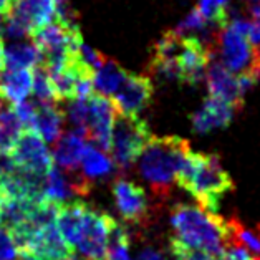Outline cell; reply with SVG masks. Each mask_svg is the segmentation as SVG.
<instances>
[{
    "label": "cell",
    "mask_w": 260,
    "mask_h": 260,
    "mask_svg": "<svg viewBox=\"0 0 260 260\" xmlns=\"http://www.w3.org/2000/svg\"><path fill=\"white\" fill-rule=\"evenodd\" d=\"M14 2H15V0H14Z\"/></svg>",
    "instance_id": "35"
},
{
    "label": "cell",
    "mask_w": 260,
    "mask_h": 260,
    "mask_svg": "<svg viewBox=\"0 0 260 260\" xmlns=\"http://www.w3.org/2000/svg\"><path fill=\"white\" fill-rule=\"evenodd\" d=\"M176 182L184 187L207 212L217 214L220 199L234 191L232 177L222 168L217 154H202L191 151L176 177Z\"/></svg>",
    "instance_id": "2"
},
{
    "label": "cell",
    "mask_w": 260,
    "mask_h": 260,
    "mask_svg": "<svg viewBox=\"0 0 260 260\" xmlns=\"http://www.w3.org/2000/svg\"><path fill=\"white\" fill-rule=\"evenodd\" d=\"M70 252H72V247L63 242L61 236L53 224L35 234L27 253L43 260H63Z\"/></svg>",
    "instance_id": "17"
},
{
    "label": "cell",
    "mask_w": 260,
    "mask_h": 260,
    "mask_svg": "<svg viewBox=\"0 0 260 260\" xmlns=\"http://www.w3.org/2000/svg\"><path fill=\"white\" fill-rule=\"evenodd\" d=\"M116 225V220L110 214L88 209L86 220L83 225L80 240L77 242L80 255H83L88 260H101L106 257L108 237Z\"/></svg>",
    "instance_id": "7"
},
{
    "label": "cell",
    "mask_w": 260,
    "mask_h": 260,
    "mask_svg": "<svg viewBox=\"0 0 260 260\" xmlns=\"http://www.w3.org/2000/svg\"><path fill=\"white\" fill-rule=\"evenodd\" d=\"M80 164H81V174L90 182L105 179V177H108L115 171V164H113L111 157H108L105 151L94 148V146H85Z\"/></svg>",
    "instance_id": "21"
},
{
    "label": "cell",
    "mask_w": 260,
    "mask_h": 260,
    "mask_svg": "<svg viewBox=\"0 0 260 260\" xmlns=\"http://www.w3.org/2000/svg\"><path fill=\"white\" fill-rule=\"evenodd\" d=\"M43 63L42 52L34 43H14L5 50V68H30L40 67Z\"/></svg>",
    "instance_id": "22"
},
{
    "label": "cell",
    "mask_w": 260,
    "mask_h": 260,
    "mask_svg": "<svg viewBox=\"0 0 260 260\" xmlns=\"http://www.w3.org/2000/svg\"><path fill=\"white\" fill-rule=\"evenodd\" d=\"M171 225L174 229L171 239L184 249L204 252L214 258L224 253L225 224L220 215L181 202L171 211Z\"/></svg>",
    "instance_id": "1"
},
{
    "label": "cell",
    "mask_w": 260,
    "mask_h": 260,
    "mask_svg": "<svg viewBox=\"0 0 260 260\" xmlns=\"http://www.w3.org/2000/svg\"><path fill=\"white\" fill-rule=\"evenodd\" d=\"M247 23L245 18H234L227 27L220 28L215 34L214 40L207 48L211 55L217 58L222 67L232 75H249L255 81L260 80V68L257 67L255 53L247 40Z\"/></svg>",
    "instance_id": "4"
},
{
    "label": "cell",
    "mask_w": 260,
    "mask_h": 260,
    "mask_svg": "<svg viewBox=\"0 0 260 260\" xmlns=\"http://www.w3.org/2000/svg\"><path fill=\"white\" fill-rule=\"evenodd\" d=\"M34 70L30 68H5L0 75V94L10 105L22 103L31 93Z\"/></svg>",
    "instance_id": "15"
},
{
    "label": "cell",
    "mask_w": 260,
    "mask_h": 260,
    "mask_svg": "<svg viewBox=\"0 0 260 260\" xmlns=\"http://www.w3.org/2000/svg\"><path fill=\"white\" fill-rule=\"evenodd\" d=\"M88 207L83 202H68V204H61L58 207L55 217V227L61 236L63 242L68 247H75L80 240L81 232H83V225L86 220Z\"/></svg>",
    "instance_id": "13"
},
{
    "label": "cell",
    "mask_w": 260,
    "mask_h": 260,
    "mask_svg": "<svg viewBox=\"0 0 260 260\" xmlns=\"http://www.w3.org/2000/svg\"><path fill=\"white\" fill-rule=\"evenodd\" d=\"M63 260H88V258H85L83 255H80V253H75V252L72 250L65 258H63Z\"/></svg>",
    "instance_id": "28"
},
{
    "label": "cell",
    "mask_w": 260,
    "mask_h": 260,
    "mask_svg": "<svg viewBox=\"0 0 260 260\" xmlns=\"http://www.w3.org/2000/svg\"><path fill=\"white\" fill-rule=\"evenodd\" d=\"M101 260H106V258H101Z\"/></svg>",
    "instance_id": "34"
},
{
    "label": "cell",
    "mask_w": 260,
    "mask_h": 260,
    "mask_svg": "<svg viewBox=\"0 0 260 260\" xmlns=\"http://www.w3.org/2000/svg\"><path fill=\"white\" fill-rule=\"evenodd\" d=\"M0 204H2V196H0Z\"/></svg>",
    "instance_id": "33"
},
{
    "label": "cell",
    "mask_w": 260,
    "mask_h": 260,
    "mask_svg": "<svg viewBox=\"0 0 260 260\" xmlns=\"http://www.w3.org/2000/svg\"><path fill=\"white\" fill-rule=\"evenodd\" d=\"M206 80L209 88V96L232 106L236 111L242 110L245 91L240 86L239 78L231 72H227L214 55H211V60L207 63Z\"/></svg>",
    "instance_id": "12"
},
{
    "label": "cell",
    "mask_w": 260,
    "mask_h": 260,
    "mask_svg": "<svg viewBox=\"0 0 260 260\" xmlns=\"http://www.w3.org/2000/svg\"><path fill=\"white\" fill-rule=\"evenodd\" d=\"M236 113L237 111L232 106L209 96L201 110H198L191 116V123L196 133L206 135L215 128H227L232 123Z\"/></svg>",
    "instance_id": "14"
},
{
    "label": "cell",
    "mask_w": 260,
    "mask_h": 260,
    "mask_svg": "<svg viewBox=\"0 0 260 260\" xmlns=\"http://www.w3.org/2000/svg\"><path fill=\"white\" fill-rule=\"evenodd\" d=\"M5 70V45H4V40L0 39V75L4 73Z\"/></svg>",
    "instance_id": "27"
},
{
    "label": "cell",
    "mask_w": 260,
    "mask_h": 260,
    "mask_svg": "<svg viewBox=\"0 0 260 260\" xmlns=\"http://www.w3.org/2000/svg\"><path fill=\"white\" fill-rule=\"evenodd\" d=\"M189 143L177 136H153L138 157V171L159 199H168L186 156Z\"/></svg>",
    "instance_id": "3"
},
{
    "label": "cell",
    "mask_w": 260,
    "mask_h": 260,
    "mask_svg": "<svg viewBox=\"0 0 260 260\" xmlns=\"http://www.w3.org/2000/svg\"><path fill=\"white\" fill-rule=\"evenodd\" d=\"M7 156L17 168L37 176H47L53 168V157L45 141L31 129H23Z\"/></svg>",
    "instance_id": "6"
},
{
    "label": "cell",
    "mask_w": 260,
    "mask_h": 260,
    "mask_svg": "<svg viewBox=\"0 0 260 260\" xmlns=\"http://www.w3.org/2000/svg\"><path fill=\"white\" fill-rule=\"evenodd\" d=\"M153 138L148 123L139 116L116 113L111 129L110 153L118 171H129L141 151Z\"/></svg>",
    "instance_id": "5"
},
{
    "label": "cell",
    "mask_w": 260,
    "mask_h": 260,
    "mask_svg": "<svg viewBox=\"0 0 260 260\" xmlns=\"http://www.w3.org/2000/svg\"><path fill=\"white\" fill-rule=\"evenodd\" d=\"M17 255H18V258H15V260H43L35 255H30V253H17Z\"/></svg>",
    "instance_id": "29"
},
{
    "label": "cell",
    "mask_w": 260,
    "mask_h": 260,
    "mask_svg": "<svg viewBox=\"0 0 260 260\" xmlns=\"http://www.w3.org/2000/svg\"><path fill=\"white\" fill-rule=\"evenodd\" d=\"M247 12L250 14L252 20H260V2H253L247 7Z\"/></svg>",
    "instance_id": "26"
},
{
    "label": "cell",
    "mask_w": 260,
    "mask_h": 260,
    "mask_svg": "<svg viewBox=\"0 0 260 260\" xmlns=\"http://www.w3.org/2000/svg\"><path fill=\"white\" fill-rule=\"evenodd\" d=\"M153 98V81L148 75H126L123 85L110 98L116 113L121 115L138 116L143 110L148 108Z\"/></svg>",
    "instance_id": "9"
},
{
    "label": "cell",
    "mask_w": 260,
    "mask_h": 260,
    "mask_svg": "<svg viewBox=\"0 0 260 260\" xmlns=\"http://www.w3.org/2000/svg\"><path fill=\"white\" fill-rule=\"evenodd\" d=\"M31 91H34L37 98L35 101H39V103H56L52 85H50L48 73L42 65L34 68V85H31Z\"/></svg>",
    "instance_id": "23"
},
{
    "label": "cell",
    "mask_w": 260,
    "mask_h": 260,
    "mask_svg": "<svg viewBox=\"0 0 260 260\" xmlns=\"http://www.w3.org/2000/svg\"><path fill=\"white\" fill-rule=\"evenodd\" d=\"M5 20H7V17L0 14V39H2V35H4V27H5Z\"/></svg>",
    "instance_id": "30"
},
{
    "label": "cell",
    "mask_w": 260,
    "mask_h": 260,
    "mask_svg": "<svg viewBox=\"0 0 260 260\" xmlns=\"http://www.w3.org/2000/svg\"><path fill=\"white\" fill-rule=\"evenodd\" d=\"M250 2L253 4V2H260V0H250Z\"/></svg>",
    "instance_id": "32"
},
{
    "label": "cell",
    "mask_w": 260,
    "mask_h": 260,
    "mask_svg": "<svg viewBox=\"0 0 260 260\" xmlns=\"http://www.w3.org/2000/svg\"><path fill=\"white\" fill-rule=\"evenodd\" d=\"M85 139L75 131L61 135L58 141L55 143L53 159L63 171H77L80 168L81 154L85 151Z\"/></svg>",
    "instance_id": "18"
},
{
    "label": "cell",
    "mask_w": 260,
    "mask_h": 260,
    "mask_svg": "<svg viewBox=\"0 0 260 260\" xmlns=\"http://www.w3.org/2000/svg\"><path fill=\"white\" fill-rule=\"evenodd\" d=\"M253 231L257 232V236H258V239H260V224H257V225H255V229H253Z\"/></svg>",
    "instance_id": "31"
},
{
    "label": "cell",
    "mask_w": 260,
    "mask_h": 260,
    "mask_svg": "<svg viewBox=\"0 0 260 260\" xmlns=\"http://www.w3.org/2000/svg\"><path fill=\"white\" fill-rule=\"evenodd\" d=\"M126 75H128V72L119 67L115 60L106 58L103 65L93 73L91 83L98 94L105 98H111L119 90V86L123 85Z\"/></svg>",
    "instance_id": "19"
},
{
    "label": "cell",
    "mask_w": 260,
    "mask_h": 260,
    "mask_svg": "<svg viewBox=\"0 0 260 260\" xmlns=\"http://www.w3.org/2000/svg\"><path fill=\"white\" fill-rule=\"evenodd\" d=\"M211 60V52L199 37L187 35L181 39L179 53L176 56L179 68V83L196 86L206 77L207 63Z\"/></svg>",
    "instance_id": "8"
},
{
    "label": "cell",
    "mask_w": 260,
    "mask_h": 260,
    "mask_svg": "<svg viewBox=\"0 0 260 260\" xmlns=\"http://www.w3.org/2000/svg\"><path fill=\"white\" fill-rule=\"evenodd\" d=\"M113 196L118 212L128 224L146 225L149 222V201L144 189L126 179H116L113 184Z\"/></svg>",
    "instance_id": "11"
},
{
    "label": "cell",
    "mask_w": 260,
    "mask_h": 260,
    "mask_svg": "<svg viewBox=\"0 0 260 260\" xmlns=\"http://www.w3.org/2000/svg\"><path fill=\"white\" fill-rule=\"evenodd\" d=\"M138 260H174L171 249L164 250V249H157V247L148 245L139 252Z\"/></svg>",
    "instance_id": "25"
},
{
    "label": "cell",
    "mask_w": 260,
    "mask_h": 260,
    "mask_svg": "<svg viewBox=\"0 0 260 260\" xmlns=\"http://www.w3.org/2000/svg\"><path fill=\"white\" fill-rule=\"evenodd\" d=\"M17 250L7 229L0 225V260H15Z\"/></svg>",
    "instance_id": "24"
},
{
    "label": "cell",
    "mask_w": 260,
    "mask_h": 260,
    "mask_svg": "<svg viewBox=\"0 0 260 260\" xmlns=\"http://www.w3.org/2000/svg\"><path fill=\"white\" fill-rule=\"evenodd\" d=\"M23 124L5 98H0V154H9L23 133Z\"/></svg>",
    "instance_id": "20"
},
{
    "label": "cell",
    "mask_w": 260,
    "mask_h": 260,
    "mask_svg": "<svg viewBox=\"0 0 260 260\" xmlns=\"http://www.w3.org/2000/svg\"><path fill=\"white\" fill-rule=\"evenodd\" d=\"M30 129L35 131L43 141L56 143L63 135V111L55 103L37 101V111Z\"/></svg>",
    "instance_id": "16"
},
{
    "label": "cell",
    "mask_w": 260,
    "mask_h": 260,
    "mask_svg": "<svg viewBox=\"0 0 260 260\" xmlns=\"http://www.w3.org/2000/svg\"><path fill=\"white\" fill-rule=\"evenodd\" d=\"M116 110L110 98L91 93L88 96V121H86V139L98 146V149L108 153L111 143V129L115 121Z\"/></svg>",
    "instance_id": "10"
}]
</instances>
